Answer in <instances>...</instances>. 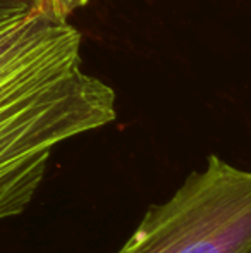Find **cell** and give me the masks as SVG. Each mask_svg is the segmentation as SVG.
<instances>
[{"mask_svg": "<svg viewBox=\"0 0 251 253\" xmlns=\"http://www.w3.org/2000/svg\"><path fill=\"white\" fill-rule=\"evenodd\" d=\"M115 102L50 0H0V222L31 205L55 148L117 119Z\"/></svg>", "mask_w": 251, "mask_h": 253, "instance_id": "1", "label": "cell"}, {"mask_svg": "<svg viewBox=\"0 0 251 253\" xmlns=\"http://www.w3.org/2000/svg\"><path fill=\"white\" fill-rule=\"evenodd\" d=\"M88 2H90V0H50L54 9L64 17H69L74 10H77L79 7H84Z\"/></svg>", "mask_w": 251, "mask_h": 253, "instance_id": "3", "label": "cell"}, {"mask_svg": "<svg viewBox=\"0 0 251 253\" xmlns=\"http://www.w3.org/2000/svg\"><path fill=\"white\" fill-rule=\"evenodd\" d=\"M117 253H251V170L208 155Z\"/></svg>", "mask_w": 251, "mask_h": 253, "instance_id": "2", "label": "cell"}]
</instances>
